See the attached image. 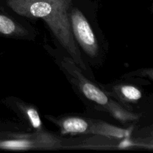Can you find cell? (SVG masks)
Returning <instances> with one entry per match:
<instances>
[{"label":"cell","mask_w":153,"mask_h":153,"mask_svg":"<svg viewBox=\"0 0 153 153\" xmlns=\"http://www.w3.org/2000/svg\"><path fill=\"white\" fill-rule=\"evenodd\" d=\"M7 5L18 14L43 19L61 46L80 70L87 67L78 48L70 19L72 0H6Z\"/></svg>","instance_id":"1"},{"label":"cell","mask_w":153,"mask_h":153,"mask_svg":"<svg viewBox=\"0 0 153 153\" xmlns=\"http://www.w3.org/2000/svg\"><path fill=\"white\" fill-rule=\"evenodd\" d=\"M70 19L75 40L89 56L92 58L97 56L99 50L98 43L92 28L85 15L78 8H73L70 10Z\"/></svg>","instance_id":"2"},{"label":"cell","mask_w":153,"mask_h":153,"mask_svg":"<svg viewBox=\"0 0 153 153\" xmlns=\"http://www.w3.org/2000/svg\"><path fill=\"white\" fill-rule=\"evenodd\" d=\"M56 146V142L52 137L40 136L35 140L31 138L1 139L0 149L7 150H27L45 146Z\"/></svg>","instance_id":"3"},{"label":"cell","mask_w":153,"mask_h":153,"mask_svg":"<svg viewBox=\"0 0 153 153\" xmlns=\"http://www.w3.org/2000/svg\"><path fill=\"white\" fill-rule=\"evenodd\" d=\"M66 67L68 69L69 72H70L77 79L82 93L88 100L102 106L108 107L112 101H110L108 96L101 89L97 88L96 85L83 77L82 75H81V73L78 71L77 69H75L71 65L70 66L69 64L66 66Z\"/></svg>","instance_id":"4"},{"label":"cell","mask_w":153,"mask_h":153,"mask_svg":"<svg viewBox=\"0 0 153 153\" xmlns=\"http://www.w3.org/2000/svg\"><path fill=\"white\" fill-rule=\"evenodd\" d=\"M27 31L11 17L4 13L0 7V35L7 37H22Z\"/></svg>","instance_id":"5"},{"label":"cell","mask_w":153,"mask_h":153,"mask_svg":"<svg viewBox=\"0 0 153 153\" xmlns=\"http://www.w3.org/2000/svg\"><path fill=\"white\" fill-rule=\"evenodd\" d=\"M88 133L117 138H128L131 134V130L123 129L105 123H98L94 124L92 127H90Z\"/></svg>","instance_id":"6"},{"label":"cell","mask_w":153,"mask_h":153,"mask_svg":"<svg viewBox=\"0 0 153 153\" xmlns=\"http://www.w3.org/2000/svg\"><path fill=\"white\" fill-rule=\"evenodd\" d=\"M63 134H84L89 131L90 125L85 120L79 117H69L61 123Z\"/></svg>","instance_id":"7"},{"label":"cell","mask_w":153,"mask_h":153,"mask_svg":"<svg viewBox=\"0 0 153 153\" xmlns=\"http://www.w3.org/2000/svg\"><path fill=\"white\" fill-rule=\"evenodd\" d=\"M108 109L111 111V113L113 114L115 118L118 119L121 121H127V120H132L136 119L135 115L123 110L122 108L118 106V105L115 104L114 102H111L109 105Z\"/></svg>","instance_id":"8"},{"label":"cell","mask_w":153,"mask_h":153,"mask_svg":"<svg viewBox=\"0 0 153 153\" xmlns=\"http://www.w3.org/2000/svg\"><path fill=\"white\" fill-rule=\"evenodd\" d=\"M120 91L123 97L128 101L135 102L142 97L141 91L132 85H123Z\"/></svg>","instance_id":"9"},{"label":"cell","mask_w":153,"mask_h":153,"mask_svg":"<svg viewBox=\"0 0 153 153\" xmlns=\"http://www.w3.org/2000/svg\"><path fill=\"white\" fill-rule=\"evenodd\" d=\"M25 112L33 128L40 131L42 129V122L37 111L33 107H27L25 108Z\"/></svg>","instance_id":"10"}]
</instances>
